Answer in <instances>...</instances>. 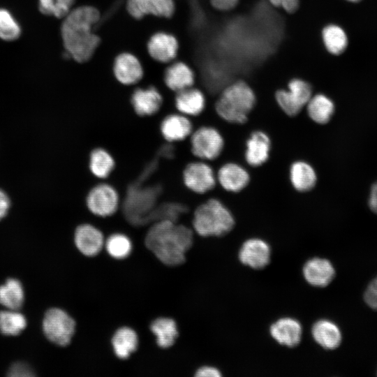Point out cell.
<instances>
[{
	"label": "cell",
	"instance_id": "f546056e",
	"mask_svg": "<svg viewBox=\"0 0 377 377\" xmlns=\"http://www.w3.org/2000/svg\"><path fill=\"white\" fill-rule=\"evenodd\" d=\"M24 301V290L21 283L15 279H9L0 286V304L8 309H20Z\"/></svg>",
	"mask_w": 377,
	"mask_h": 377
},
{
	"label": "cell",
	"instance_id": "52a82bcc",
	"mask_svg": "<svg viewBox=\"0 0 377 377\" xmlns=\"http://www.w3.org/2000/svg\"><path fill=\"white\" fill-rule=\"evenodd\" d=\"M188 138L190 151L199 160H214L220 156L224 147L222 135L212 126H200L193 131Z\"/></svg>",
	"mask_w": 377,
	"mask_h": 377
},
{
	"label": "cell",
	"instance_id": "ee69618b",
	"mask_svg": "<svg viewBox=\"0 0 377 377\" xmlns=\"http://www.w3.org/2000/svg\"><path fill=\"white\" fill-rule=\"evenodd\" d=\"M349 1H352V2H357V1H359L360 0H348Z\"/></svg>",
	"mask_w": 377,
	"mask_h": 377
},
{
	"label": "cell",
	"instance_id": "f35d334b",
	"mask_svg": "<svg viewBox=\"0 0 377 377\" xmlns=\"http://www.w3.org/2000/svg\"><path fill=\"white\" fill-rule=\"evenodd\" d=\"M213 7L221 10H228L232 8L238 0H210Z\"/></svg>",
	"mask_w": 377,
	"mask_h": 377
},
{
	"label": "cell",
	"instance_id": "8d00e7d4",
	"mask_svg": "<svg viewBox=\"0 0 377 377\" xmlns=\"http://www.w3.org/2000/svg\"><path fill=\"white\" fill-rule=\"evenodd\" d=\"M222 374L218 368L211 365H201L196 369L194 377H220Z\"/></svg>",
	"mask_w": 377,
	"mask_h": 377
},
{
	"label": "cell",
	"instance_id": "8992f818",
	"mask_svg": "<svg viewBox=\"0 0 377 377\" xmlns=\"http://www.w3.org/2000/svg\"><path fill=\"white\" fill-rule=\"evenodd\" d=\"M75 328V320L66 310L54 307L46 311L43 321V332L57 346L67 347L72 341Z\"/></svg>",
	"mask_w": 377,
	"mask_h": 377
},
{
	"label": "cell",
	"instance_id": "7402d4cb",
	"mask_svg": "<svg viewBox=\"0 0 377 377\" xmlns=\"http://www.w3.org/2000/svg\"><path fill=\"white\" fill-rule=\"evenodd\" d=\"M88 169L98 181H104L110 177L116 167V161L112 153L103 147L93 148L88 156Z\"/></svg>",
	"mask_w": 377,
	"mask_h": 377
},
{
	"label": "cell",
	"instance_id": "ba28073f",
	"mask_svg": "<svg viewBox=\"0 0 377 377\" xmlns=\"http://www.w3.org/2000/svg\"><path fill=\"white\" fill-rule=\"evenodd\" d=\"M182 181L189 191L200 195L212 191L217 182L213 168L205 161L199 159L184 165Z\"/></svg>",
	"mask_w": 377,
	"mask_h": 377
},
{
	"label": "cell",
	"instance_id": "b9f144b4",
	"mask_svg": "<svg viewBox=\"0 0 377 377\" xmlns=\"http://www.w3.org/2000/svg\"><path fill=\"white\" fill-rule=\"evenodd\" d=\"M280 6L288 13H294L299 7V0H281Z\"/></svg>",
	"mask_w": 377,
	"mask_h": 377
},
{
	"label": "cell",
	"instance_id": "f1b7e54d",
	"mask_svg": "<svg viewBox=\"0 0 377 377\" xmlns=\"http://www.w3.org/2000/svg\"><path fill=\"white\" fill-rule=\"evenodd\" d=\"M133 246L132 240L126 234L115 232L105 237L104 249L112 258L123 260L131 254Z\"/></svg>",
	"mask_w": 377,
	"mask_h": 377
},
{
	"label": "cell",
	"instance_id": "cb8c5ba5",
	"mask_svg": "<svg viewBox=\"0 0 377 377\" xmlns=\"http://www.w3.org/2000/svg\"><path fill=\"white\" fill-rule=\"evenodd\" d=\"M111 344L115 356L120 360H126L138 349V335L133 328L122 326L113 334Z\"/></svg>",
	"mask_w": 377,
	"mask_h": 377
},
{
	"label": "cell",
	"instance_id": "d4e9b609",
	"mask_svg": "<svg viewBox=\"0 0 377 377\" xmlns=\"http://www.w3.org/2000/svg\"><path fill=\"white\" fill-rule=\"evenodd\" d=\"M311 334L314 341L325 349H335L341 342L340 329L330 320L316 321L312 326Z\"/></svg>",
	"mask_w": 377,
	"mask_h": 377
},
{
	"label": "cell",
	"instance_id": "836d02e7",
	"mask_svg": "<svg viewBox=\"0 0 377 377\" xmlns=\"http://www.w3.org/2000/svg\"><path fill=\"white\" fill-rule=\"evenodd\" d=\"M367 304L374 310H377V276L367 286L364 295Z\"/></svg>",
	"mask_w": 377,
	"mask_h": 377
},
{
	"label": "cell",
	"instance_id": "60d3db41",
	"mask_svg": "<svg viewBox=\"0 0 377 377\" xmlns=\"http://www.w3.org/2000/svg\"><path fill=\"white\" fill-rule=\"evenodd\" d=\"M369 207L374 213L377 214V182L374 183L371 187Z\"/></svg>",
	"mask_w": 377,
	"mask_h": 377
},
{
	"label": "cell",
	"instance_id": "4fadbf2b",
	"mask_svg": "<svg viewBox=\"0 0 377 377\" xmlns=\"http://www.w3.org/2000/svg\"><path fill=\"white\" fill-rule=\"evenodd\" d=\"M238 257L243 265L254 269H261L269 263L271 249L263 239L250 238L241 246Z\"/></svg>",
	"mask_w": 377,
	"mask_h": 377
},
{
	"label": "cell",
	"instance_id": "ffe728a7",
	"mask_svg": "<svg viewBox=\"0 0 377 377\" xmlns=\"http://www.w3.org/2000/svg\"><path fill=\"white\" fill-rule=\"evenodd\" d=\"M271 140L268 135L262 131H255L246 142L245 160L253 167H258L269 158Z\"/></svg>",
	"mask_w": 377,
	"mask_h": 377
},
{
	"label": "cell",
	"instance_id": "9c48e42d",
	"mask_svg": "<svg viewBox=\"0 0 377 377\" xmlns=\"http://www.w3.org/2000/svg\"><path fill=\"white\" fill-rule=\"evenodd\" d=\"M311 96V85L300 79L290 80L287 90L280 89L275 94L278 105L289 117L298 114Z\"/></svg>",
	"mask_w": 377,
	"mask_h": 377
},
{
	"label": "cell",
	"instance_id": "2e32d148",
	"mask_svg": "<svg viewBox=\"0 0 377 377\" xmlns=\"http://www.w3.org/2000/svg\"><path fill=\"white\" fill-rule=\"evenodd\" d=\"M147 48L150 57L161 63H169L177 55L179 42L171 34L160 31L149 39Z\"/></svg>",
	"mask_w": 377,
	"mask_h": 377
},
{
	"label": "cell",
	"instance_id": "8fae6325",
	"mask_svg": "<svg viewBox=\"0 0 377 377\" xmlns=\"http://www.w3.org/2000/svg\"><path fill=\"white\" fill-rule=\"evenodd\" d=\"M130 104L134 112L140 117H152L161 110L163 98L154 86L138 87L130 96Z\"/></svg>",
	"mask_w": 377,
	"mask_h": 377
},
{
	"label": "cell",
	"instance_id": "277c9868",
	"mask_svg": "<svg viewBox=\"0 0 377 377\" xmlns=\"http://www.w3.org/2000/svg\"><path fill=\"white\" fill-rule=\"evenodd\" d=\"M256 101L252 89L244 82L238 81L223 91L215 103V110L226 121L241 124L247 121Z\"/></svg>",
	"mask_w": 377,
	"mask_h": 377
},
{
	"label": "cell",
	"instance_id": "74e56055",
	"mask_svg": "<svg viewBox=\"0 0 377 377\" xmlns=\"http://www.w3.org/2000/svg\"><path fill=\"white\" fill-rule=\"evenodd\" d=\"M10 206L8 195L0 188V220L7 214Z\"/></svg>",
	"mask_w": 377,
	"mask_h": 377
},
{
	"label": "cell",
	"instance_id": "1f68e13d",
	"mask_svg": "<svg viewBox=\"0 0 377 377\" xmlns=\"http://www.w3.org/2000/svg\"><path fill=\"white\" fill-rule=\"evenodd\" d=\"M27 326L24 315L16 310L0 311V331L5 335H17Z\"/></svg>",
	"mask_w": 377,
	"mask_h": 377
},
{
	"label": "cell",
	"instance_id": "d6986e66",
	"mask_svg": "<svg viewBox=\"0 0 377 377\" xmlns=\"http://www.w3.org/2000/svg\"><path fill=\"white\" fill-rule=\"evenodd\" d=\"M269 333L279 344L293 348L301 341L302 327L296 319L285 317L277 320L270 326Z\"/></svg>",
	"mask_w": 377,
	"mask_h": 377
},
{
	"label": "cell",
	"instance_id": "83f0119b",
	"mask_svg": "<svg viewBox=\"0 0 377 377\" xmlns=\"http://www.w3.org/2000/svg\"><path fill=\"white\" fill-rule=\"evenodd\" d=\"M306 106L309 117L318 124L329 122L335 108L332 101L321 94L312 96Z\"/></svg>",
	"mask_w": 377,
	"mask_h": 377
},
{
	"label": "cell",
	"instance_id": "4dcf8cb0",
	"mask_svg": "<svg viewBox=\"0 0 377 377\" xmlns=\"http://www.w3.org/2000/svg\"><path fill=\"white\" fill-rule=\"evenodd\" d=\"M322 36L326 49L333 54L342 53L347 47V36L345 31L337 25L326 26L323 30Z\"/></svg>",
	"mask_w": 377,
	"mask_h": 377
},
{
	"label": "cell",
	"instance_id": "d6a6232c",
	"mask_svg": "<svg viewBox=\"0 0 377 377\" xmlns=\"http://www.w3.org/2000/svg\"><path fill=\"white\" fill-rule=\"evenodd\" d=\"M20 27L12 15L5 9H0V38L14 40L20 35Z\"/></svg>",
	"mask_w": 377,
	"mask_h": 377
},
{
	"label": "cell",
	"instance_id": "7c38bea8",
	"mask_svg": "<svg viewBox=\"0 0 377 377\" xmlns=\"http://www.w3.org/2000/svg\"><path fill=\"white\" fill-rule=\"evenodd\" d=\"M158 128L165 141L178 143L190 137L193 124L188 117L178 112H170L161 118Z\"/></svg>",
	"mask_w": 377,
	"mask_h": 377
},
{
	"label": "cell",
	"instance_id": "ac0fdd59",
	"mask_svg": "<svg viewBox=\"0 0 377 377\" xmlns=\"http://www.w3.org/2000/svg\"><path fill=\"white\" fill-rule=\"evenodd\" d=\"M216 180L226 191L237 193L247 186L250 175L242 165L235 163H227L219 168Z\"/></svg>",
	"mask_w": 377,
	"mask_h": 377
},
{
	"label": "cell",
	"instance_id": "30bf717a",
	"mask_svg": "<svg viewBox=\"0 0 377 377\" xmlns=\"http://www.w3.org/2000/svg\"><path fill=\"white\" fill-rule=\"evenodd\" d=\"M105 237L100 228L90 223H82L76 226L73 242L80 253L87 257L98 255L104 248Z\"/></svg>",
	"mask_w": 377,
	"mask_h": 377
},
{
	"label": "cell",
	"instance_id": "603a6c76",
	"mask_svg": "<svg viewBox=\"0 0 377 377\" xmlns=\"http://www.w3.org/2000/svg\"><path fill=\"white\" fill-rule=\"evenodd\" d=\"M163 79L166 87L172 91L177 93L193 87L195 75L186 64L176 61L165 69Z\"/></svg>",
	"mask_w": 377,
	"mask_h": 377
},
{
	"label": "cell",
	"instance_id": "3957f363",
	"mask_svg": "<svg viewBox=\"0 0 377 377\" xmlns=\"http://www.w3.org/2000/svg\"><path fill=\"white\" fill-rule=\"evenodd\" d=\"M191 226L200 237H218L232 230L235 219L219 200L211 198L195 207L191 216Z\"/></svg>",
	"mask_w": 377,
	"mask_h": 377
},
{
	"label": "cell",
	"instance_id": "484cf974",
	"mask_svg": "<svg viewBox=\"0 0 377 377\" xmlns=\"http://www.w3.org/2000/svg\"><path fill=\"white\" fill-rule=\"evenodd\" d=\"M289 177L293 187L299 192L311 191L317 182L314 168L304 161H296L291 164Z\"/></svg>",
	"mask_w": 377,
	"mask_h": 377
},
{
	"label": "cell",
	"instance_id": "9a60e30c",
	"mask_svg": "<svg viewBox=\"0 0 377 377\" xmlns=\"http://www.w3.org/2000/svg\"><path fill=\"white\" fill-rule=\"evenodd\" d=\"M128 13L138 20L146 15L170 17L175 12L174 0H127Z\"/></svg>",
	"mask_w": 377,
	"mask_h": 377
},
{
	"label": "cell",
	"instance_id": "7bdbcfd3",
	"mask_svg": "<svg viewBox=\"0 0 377 377\" xmlns=\"http://www.w3.org/2000/svg\"><path fill=\"white\" fill-rule=\"evenodd\" d=\"M269 1L272 5L275 6H280L281 0H269Z\"/></svg>",
	"mask_w": 377,
	"mask_h": 377
},
{
	"label": "cell",
	"instance_id": "44dd1931",
	"mask_svg": "<svg viewBox=\"0 0 377 377\" xmlns=\"http://www.w3.org/2000/svg\"><path fill=\"white\" fill-rule=\"evenodd\" d=\"M206 104L203 93L193 87L175 93L174 106L177 112L187 117L200 115Z\"/></svg>",
	"mask_w": 377,
	"mask_h": 377
},
{
	"label": "cell",
	"instance_id": "5bb4252c",
	"mask_svg": "<svg viewBox=\"0 0 377 377\" xmlns=\"http://www.w3.org/2000/svg\"><path fill=\"white\" fill-rule=\"evenodd\" d=\"M113 74L117 81L125 86L139 82L143 77V68L133 54L122 52L118 54L113 64Z\"/></svg>",
	"mask_w": 377,
	"mask_h": 377
},
{
	"label": "cell",
	"instance_id": "d590c367",
	"mask_svg": "<svg viewBox=\"0 0 377 377\" xmlns=\"http://www.w3.org/2000/svg\"><path fill=\"white\" fill-rule=\"evenodd\" d=\"M8 375L9 376L28 377L34 376V374L27 364L22 362H16L10 367Z\"/></svg>",
	"mask_w": 377,
	"mask_h": 377
},
{
	"label": "cell",
	"instance_id": "e0dca14e",
	"mask_svg": "<svg viewBox=\"0 0 377 377\" xmlns=\"http://www.w3.org/2000/svg\"><path fill=\"white\" fill-rule=\"evenodd\" d=\"M302 273L306 281L311 286L324 288L334 278L335 269L330 260L316 257L305 263Z\"/></svg>",
	"mask_w": 377,
	"mask_h": 377
},
{
	"label": "cell",
	"instance_id": "7a4b0ae2",
	"mask_svg": "<svg viewBox=\"0 0 377 377\" xmlns=\"http://www.w3.org/2000/svg\"><path fill=\"white\" fill-rule=\"evenodd\" d=\"M101 16L93 6H83L71 10L64 17L61 33L67 54L77 62L88 61L95 53L100 38L93 28Z\"/></svg>",
	"mask_w": 377,
	"mask_h": 377
},
{
	"label": "cell",
	"instance_id": "6da1fadb",
	"mask_svg": "<svg viewBox=\"0 0 377 377\" xmlns=\"http://www.w3.org/2000/svg\"><path fill=\"white\" fill-rule=\"evenodd\" d=\"M195 237L191 226L161 220L148 227L145 245L163 264L174 267L185 262L186 253L192 247Z\"/></svg>",
	"mask_w": 377,
	"mask_h": 377
},
{
	"label": "cell",
	"instance_id": "ab89813d",
	"mask_svg": "<svg viewBox=\"0 0 377 377\" xmlns=\"http://www.w3.org/2000/svg\"><path fill=\"white\" fill-rule=\"evenodd\" d=\"M39 10L44 15H53L54 0H38Z\"/></svg>",
	"mask_w": 377,
	"mask_h": 377
},
{
	"label": "cell",
	"instance_id": "e575fe53",
	"mask_svg": "<svg viewBox=\"0 0 377 377\" xmlns=\"http://www.w3.org/2000/svg\"><path fill=\"white\" fill-rule=\"evenodd\" d=\"M75 0H54L53 15L57 18L65 17L71 11Z\"/></svg>",
	"mask_w": 377,
	"mask_h": 377
},
{
	"label": "cell",
	"instance_id": "5b68a950",
	"mask_svg": "<svg viewBox=\"0 0 377 377\" xmlns=\"http://www.w3.org/2000/svg\"><path fill=\"white\" fill-rule=\"evenodd\" d=\"M85 205L91 214L97 218H108L115 215L120 207L121 195L110 182L99 181L87 191Z\"/></svg>",
	"mask_w": 377,
	"mask_h": 377
},
{
	"label": "cell",
	"instance_id": "4316f807",
	"mask_svg": "<svg viewBox=\"0 0 377 377\" xmlns=\"http://www.w3.org/2000/svg\"><path fill=\"white\" fill-rule=\"evenodd\" d=\"M149 329L156 339L157 346L168 348L175 342L179 336L176 321L169 317H158L151 323Z\"/></svg>",
	"mask_w": 377,
	"mask_h": 377
}]
</instances>
